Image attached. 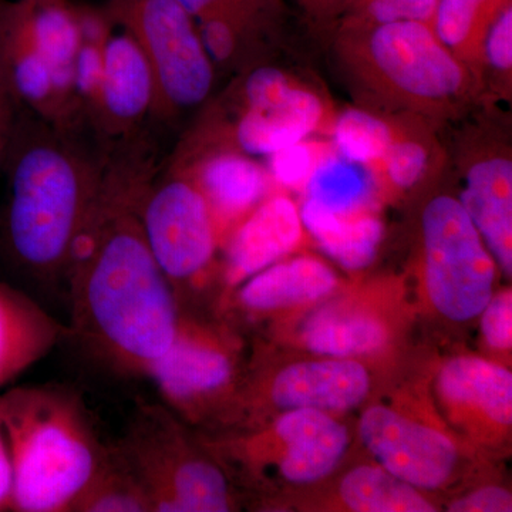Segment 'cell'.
I'll list each match as a JSON object with an SVG mask.
<instances>
[{
    "label": "cell",
    "mask_w": 512,
    "mask_h": 512,
    "mask_svg": "<svg viewBox=\"0 0 512 512\" xmlns=\"http://www.w3.org/2000/svg\"><path fill=\"white\" fill-rule=\"evenodd\" d=\"M150 183L138 168L106 165L66 272L73 335L137 376H150L173 345L183 313L144 234L141 202Z\"/></svg>",
    "instance_id": "1"
},
{
    "label": "cell",
    "mask_w": 512,
    "mask_h": 512,
    "mask_svg": "<svg viewBox=\"0 0 512 512\" xmlns=\"http://www.w3.org/2000/svg\"><path fill=\"white\" fill-rule=\"evenodd\" d=\"M3 167L9 185L10 252L40 278L66 276L74 244L99 195L106 161L90 156L70 131L22 109Z\"/></svg>",
    "instance_id": "2"
},
{
    "label": "cell",
    "mask_w": 512,
    "mask_h": 512,
    "mask_svg": "<svg viewBox=\"0 0 512 512\" xmlns=\"http://www.w3.org/2000/svg\"><path fill=\"white\" fill-rule=\"evenodd\" d=\"M0 429L12 464L13 511L72 512L106 456L79 397L59 386L0 397Z\"/></svg>",
    "instance_id": "3"
},
{
    "label": "cell",
    "mask_w": 512,
    "mask_h": 512,
    "mask_svg": "<svg viewBox=\"0 0 512 512\" xmlns=\"http://www.w3.org/2000/svg\"><path fill=\"white\" fill-rule=\"evenodd\" d=\"M114 448L146 488L154 512L234 510L224 471L198 451L165 406L138 407Z\"/></svg>",
    "instance_id": "4"
},
{
    "label": "cell",
    "mask_w": 512,
    "mask_h": 512,
    "mask_svg": "<svg viewBox=\"0 0 512 512\" xmlns=\"http://www.w3.org/2000/svg\"><path fill=\"white\" fill-rule=\"evenodd\" d=\"M103 9L136 40L150 64L156 83L153 116L168 119L207 99L214 64L197 22L177 0H104Z\"/></svg>",
    "instance_id": "5"
},
{
    "label": "cell",
    "mask_w": 512,
    "mask_h": 512,
    "mask_svg": "<svg viewBox=\"0 0 512 512\" xmlns=\"http://www.w3.org/2000/svg\"><path fill=\"white\" fill-rule=\"evenodd\" d=\"M424 281L431 305L453 322L477 318L494 295L497 262L461 202L441 195L423 212Z\"/></svg>",
    "instance_id": "6"
},
{
    "label": "cell",
    "mask_w": 512,
    "mask_h": 512,
    "mask_svg": "<svg viewBox=\"0 0 512 512\" xmlns=\"http://www.w3.org/2000/svg\"><path fill=\"white\" fill-rule=\"evenodd\" d=\"M141 222L175 298L185 286L197 285L214 258L218 224L192 175L177 171L148 184Z\"/></svg>",
    "instance_id": "7"
},
{
    "label": "cell",
    "mask_w": 512,
    "mask_h": 512,
    "mask_svg": "<svg viewBox=\"0 0 512 512\" xmlns=\"http://www.w3.org/2000/svg\"><path fill=\"white\" fill-rule=\"evenodd\" d=\"M164 402L197 423L231 400L237 379V348L220 332L181 313L173 345L151 369Z\"/></svg>",
    "instance_id": "8"
},
{
    "label": "cell",
    "mask_w": 512,
    "mask_h": 512,
    "mask_svg": "<svg viewBox=\"0 0 512 512\" xmlns=\"http://www.w3.org/2000/svg\"><path fill=\"white\" fill-rule=\"evenodd\" d=\"M349 431L329 413L285 410L271 427L232 441L229 453L249 467L274 463L292 484H311L332 473L349 447Z\"/></svg>",
    "instance_id": "9"
},
{
    "label": "cell",
    "mask_w": 512,
    "mask_h": 512,
    "mask_svg": "<svg viewBox=\"0 0 512 512\" xmlns=\"http://www.w3.org/2000/svg\"><path fill=\"white\" fill-rule=\"evenodd\" d=\"M359 433L380 466L417 490H439L456 473L460 454L446 433L383 404L362 414Z\"/></svg>",
    "instance_id": "10"
},
{
    "label": "cell",
    "mask_w": 512,
    "mask_h": 512,
    "mask_svg": "<svg viewBox=\"0 0 512 512\" xmlns=\"http://www.w3.org/2000/svg\"><path fill=\"white\" fill-rule=\"evenodd\" d=\"M369 46L377 69L403 93L443 100L463 87V69L427 22L383 23Z\"/></svg>",
    "instance_id": "11"
},
{
    "label": "cell",
    "mask_w": 512,
    "mask_h": 512,
    "mask_svg": "<svg viewBox=\"0 0 512 512\" xmlns=\"http://www.w3.org/2000/svg\"><path fill=\"white\" fill-rule=\"evenodd\" d=\"M437 396L451 426L478 443L498 444L512 426L510 370L477 356H458L441 366Z\"/></svg>",
    "instance_id": "12"
},
{
    "label": "cell",
    "mask_w": 512,
    "mask_h": 512,
    "mask_svg": "<svg viewBox=\"0 0 512 512\" xmlns=\"http://www.w3.org/2000/svg\"><path fill=\"white\" fill-rule=\"evenodd\" d=\"M248 110L238 124L239 146L249 154H274L319 126L322 101L289 82L281 70L262 67L245 83Z\"/></svg>",
    "instance_id": "13"
},
{
    "label": "cell",
    "mask_w": 512,
    "mask_h": 512,
    "mask_svg": "<svg viewBox=\"0 0 512 512\" xmlns=\"http://www.w3.org/2000/svg\"><path fill=\"white\" fill-rule=\"evenodd\" d=\"M156 83L143 50L127 32L111 30L103 47V76L94 127L107 137L127 136L153 116Z\"/></svg>",
    "instance_id": "14"
},
{
    "label": "cell",
    "mask_w": 512,
    "mask_h": 512,
    "mask_svg": "<svg viewBox=\"0 0 512 512\" xmlns=\"http://www.w3.org/2000/svg\"><path fill=\"white\" fill-rule=\"evenodd\" d=\"M0 55L20 107L60 130L72 131L33 33L30 2L0 0Z\"/></svg>",
    "instance_id": "15"
},
{
    "label": "cell",
    "mask_w": 512,
    "mask_h": 512,
    "mask_svg": "<svg viewBox=\"0 0 512 512\" xmlns=\"http://www.w3.org/2000/svg\"><path fill=\"white\" fill-rule=\"evenodd\" d=\"M370 390L366 367L346 357L311 360L286 366L272 377L269 402L279 410L313 409L346 412L359 406Z\"/></svg>",
    "instance_id": "16"
},
{
    "label": "cell",
    "mask_w": 512,
    "mask_h": 512,
    "mask_svg": "<svg viewBox=\"0 0 512 512\" xmlns=\"http://www.w3.org/2000/svg\"><path fill=\"white\" fill-rule=\"evenodd\" d=\"M303 234L301 212L288 197L262 202L242 222L229 242L225 281L238 286L276 264L298 247Z\"/></svg>",
    "instance_id": "17"
},
{
    "label": "cell",
    "mask_w": 512,
    "mask_h": 512,
    "mask_svg": "<svg viewBox=\"0 0 512 512\" xmlns=\"http://www.w3.org/2000/svg\"><path fill=\"white\" fill-rule=\"evenodd\" d=\"M505 275L512 274V164L504 157L478 161L468 170L458 200Z\"/></svg>",
    "instance_id": "18"
},
{
    "label": "cell",
    "mask_w": 512,
    "mask_h": 512,
    "mask_svg": "<svg viewBox=\"0 0 512 512\" xmlns=\"http://www.w3.org/2000/svg\"><path fill=\"white\" fill-rule=\"evenodd\" d=\"M69 333L35 302L0 286V389L43 359Z\"/></svg>",
    "instance_id": "19"
},
{
    "label": "cell",
    "mask_w": 512,
    "mask_h": 512,
    "mask_svg": "<svg viewBox=\"0 0 512 512\" xmlns=\"http://www.w3.org/2000/svg\"><path fill=\"white\" fill-rule=\"evenodd\" d=\"M238 286L241 308L266 313L319 301L338 286V278L319 259L301 256L268 266Z\"/></svg>",
    "instance_id": "20"
},
{
    "label": "cell",
    "mask_w": 512,
    "mask_h": 512,
    "mask_svg": "<svg viewBox=\"0 0 512 512\" xmlns=\"http://www.w3.org/2000/svg\"><path fill=\"white\" fill-rule=\"evenodd\" d=\"M32 26L40 52L52 72L70 130L82 119L74 96V70L80 49V30L74 8L67 0L32 3Z\"/></svg>",
    "instance_id": "21"
},
{
    "label": "cell",
    "mask_w": 512,
    "mask_h": 512,
    "mask_svg": "<svg viewBox=\"0 0 512 512\" xmlns=\"http://www.w3.org/2000/svg\"><path fill=\"white\" fill-rule=\"evenodd\" d=\"M303 228L343 268L359 271L372 264L383 238V224L370 214H338L312 200L303 204Z\"/></svg>",
    "instance_id": "22"
},
{
    "label": "cell",
    "mask_w": 512,
    "mask_h": 512,
    "mask_svg": "<svg viewBox=\"0 0 512 512\" xmlns=\"http://www.w3.org/2000/svg\"><path fill=\"white\" fill-rule=\"evenodd\" d=\"M192 178L207 198L217 224L247 214L266 191L264 170L241 154L222 153L208 158Z\"/></svg>",
    "instance_id": "23"
},
{
    "label": "cell",
    "mask_w": 512,
    "mask_h": 512,
    "mask_svg": "<svg viewBox=\"0 0 512 512\" xmlns=\"http://www.w3.org/2000/svg\"><path fill=\"white\" fill-rule=\"evenodd\" d=\"M302 340L306 348L318 355H366L386 345L389 328L379 316L365 309L329 308L309 320Z\"/></svg>",
    "instance_id": "24"
},
{
    "label": "cell",
    "mask_w": 512,
    "mask_h": 512,
    "mask_svg": "<svg viewBox=\"0 0 512 512\" xmlns=\"http://www.w3.org/2000/svg\"><path fill=\"white\" fill-rule=\"evenodd\" d=\"M340 498L357 512H433L434 505L413 485L382 466L353 468L340 483Z\"/></svg>",
    "instance_id": "25"
},
{
    "label": "cell",
    "mask_w": 512,
    "mask_h": 512,
    "mask_svg": "<svg viewBox=\"0 0 512 512\" xmlns=\"http://www.w3.org/2000/svg\"><path fill=\"white\" fill-rule=\"evenodd\" d=\"M72 512H154L144 485L117 453L107 448L99 470L74 503Z\"/></svg>",
    "instance_id": "26"
},
{
    "label": "cell",
    "mask_w": 512,
    "mask_h": 512,
    "mask_svg": "<svg viewBox=\"0 0 512 512\" xmlns=\"http://www.w3.org/2000/svg\"><path fill=\"white\" fill-rule=\"evenodd\" d=\"M370 177L362 164L342 158H326L309 178V200L338 214L360 212L370 197Z\"/></svg>",
    "instance_id": "27"
},
{
    "label": "cell",
    "mask_w": 512,
    "mask_h": 512,
    "mask_svg": "<svg viewBox=\"0 0 512 512\" xmlns=\"http://www.w3.org/2000/svg\"><path fill=\"white\" fill-rule=\"evenodd\" d=\"M335 143L346 160L373 163L386 157L393 134L384 121L362 110H348L335 124Z\"/></svg>",
    "instance_id": "28"
},
{
    "label": "cell",
    "mask_w": 512,
    "mask_h": 512,
    "mask_svg": "<svg viewBox=\"0 0 512 512\" xmlns=\"http://www.w3.org/2000/svg\"><path fill=\"white\" fill-rule=\"evenodd\" d=\"M490 0H437L434 32L447 47L464 45Z\"/></svg>",
    "instance_id": "29"
},
{
    "label": "cell",
    "mask_w": 512,
    "mask_h": 512,
    "mask_svg": "<svg viewBox=\"0 0 512 512\" xmlns=\"http://www.w3.org/2000/svg\"><path fill=\"white\" fill-rule=\"evenodd\" d=\"M272 156V174H274L275 180L279 184L285 185L289 188H298L301 185H306L309 178L315 170L316 157L315 151L311 147L299 143L292 144L276 153L271 154Z\"/></svg>",
    "instance_id": "30"
},
{
    "label": "cell",
    "mask_w": 512,
    "mask_h": 512,
    "mask_svg": "<svg viewBox=\"0 0 512 512\" xmlns=\"http://www.w3.org/2000/svg\"><path fill=\"white\" fill-rule=\"evenodd\" d=\"M481 315L485 343L498 352L512 348V293L510 289L493 295Z\"/></svg>",
    "instance_id": "31"
},
{
    "label": "cell",
    "mask_w": 512,
    "mask_h": 512,
    "mask_svg": "<svg viewBox=\"0 0 512 512\" xmlns=\"http://www.w3.org/2000/svg\"><path fill=\"white\" fill-rule=\"evenodd\" d=\"M195 22H197L202 46L212 64L231 60L237 49L238 36L242 29L218 13L202 16Z\"/></svg>",
    "instance_id": "32"
},
{
    "label": "cell",
    "mask_w": 512,
    "mask_h": 512,
    "mask_svg": "<svg viewBox=\"0 0 512 512\" xmlns=\"http://www.w3.org/2000/svg\"><path fill=\"white\" fill-rule=\"evenodd\" d=\"M387 175L396 187L410 188L427 167L426 148L414 141L392 144L386 154Z\"/></svg>",
    "instance_id": "33"
},
{
    "label": "cell",
    "mask_w": 512,
    "mask_h": 512,
    "mask_svg": "<svg viewBox=\"0 0 512 512\" xmlns=\"http://www.w3.org/2000/svg\"><path fill=\"white\" fill-rule=\"evenodd\" d=\"M367 12L379 25L400 20L431 22L437 0H365Z\"/></svg>",
    "instance_id": "34"
},
{
    "label": "cell",
    "mask_w": 512,
    "mask_h": 512,
    "mask_svg": "<svg viewBox=\"0 0 512 512\" xmlns=\"http://www.w3.org/2000/svg\"><path fill=\"white\" fill-rule=\"evenodd\" d=\"M488 62L497 70L511 69L512 66V8L504 6L488 30L485 42Z\"/></svg>",
    "instance_id": "35"
},
{
    "label": "cell",
    "mask_w": 512,
    "mask_h": 512,
    "mask_svg": "<svg viewBox=\"0 0 512 512\" xmlns=\"http://www.w3.org/2000/svg\"><path fill=\"white\" fill-rule=\"evenodd\" d=\"M512 510V497L505 488L490 487L478 488L466 497L458 498L448 504L451 512H510Z\"/></svg>",
    "instance_id": "36"
},
{
    "label": "cell",
    "mask_w": 512,
    "mask_h": 512,
    "mask_svg": "<svg viewBox=\"0 0 512 512\" xmlns=\"http://www.w3.org/2000/svg\"><path fill=\"white\" fill-rule=\"evenodd\" d=\"M20 110L22 107L10 87L8 73L0 55V167H2L3 157H5Z\"/></svg>",
    "instance_id": "37"
},
{
    "label": "cell",
    "mask_w": 512,
    "mask_h": 512,
    "mask_svg": "<svg viewBox=\"0 0 512 512\" xmlns=\"http://www.w3.org/2000/svg\"><path fill=\"white\" fill-rule=\"evenodd\" d=\"M264 5L265 0H215L212 13L225 16L239 28L244 29L254 22Z\"/></svg>",
    "instance_id": "38"
},
{
    "label": "cell",
    "mask_w": 512,
    "mask_h": 512,
    "mask_svg": "<svg viewBox=\"0 0 512 512\" xmlns=\"http://www.w3.org/2000/svg\"><path fill=\"white\" fill-rule=\"evenodd\" d=\"M13 474L5 437L0 429V511L12 508Z\"/></svg>",
    "instance_id": "39"
},
{
    "label": "cell",
    "mask_w": 512,
    "mask_h": 512,
    "mask_svg": "<svg viewBox=\"0 0 512 512\" xmlns=\"http://www.w3.org/2000/svg\"><path fill=\"white\" fill-rule=\"evenodd\" d=\"M181 6L194 18L195 20L207 16L212 13L215 6V0H177Z\"/></svg>",
    "instance_id": "40"
},
{
    "label": "cell",
    "mask_w": 512,
    "mask_h": 512,
    "mask_svg": "<svg viewBox=\"0 0 512 512\" xmlns=\"http://www.w3.org/2000/svg\"><path fill=\"white\" fill-rule=\"evenodd\" d=\"M303 6L313 10V12H326L336 6L338 0H299Z\"/></svg>",
    "instance_id": "41"
},
{
    "label": "cell",
    "mask_w": 512,
    "mask_h": 512,
    "mask_svg": "<svg viewBox=\"0 0 512 512\" xmlns=\"http://www.w3.org/2000/svg\"><path fill=\"white\" fill-rule=\"evenodd\" d=\"M26 2L45 3V2H53V0H26Z\"/></svg>",
    "instance_id": "42"
}]
</instances>
